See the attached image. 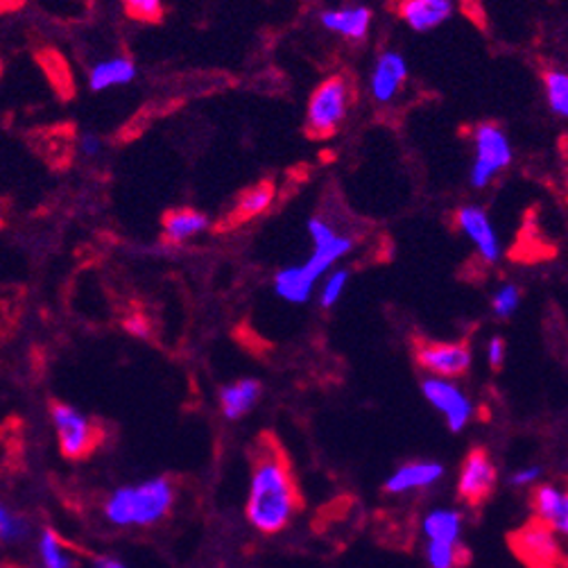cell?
Here are the masks:
<instances>
[{
  "label": "cell",
  "instance_id": "1",
  "mask_svg": "<svg viewBox=\"0 0 568 568\" xmlns=\"http://www.w3.org/2000/svg\"><path fill=\"white\" fill-rule=\"evenodd\" d=\"M302 509V491L286 448L272 433L258 435L252 446V478L247 494V519L263 535L288 528Z\"/></svg>",
  "mask_w": 568,
  "mask_h": 568
},
{
  "label": "cell",
  "instance_id": "2",
  "mask_svg": "<svg viewBox=\"0 0 568 568\" xmlns=\"http://www.w3.org/2000/svg\"><path fill=\"white\" fill-rule=\"evenodd\" d=\"M308 236L313 250L306 263L281 267L274 274V293L288 304H306L315 293L317 281L326 276L337 261L349 256L356 245L352 236L335 232L324 217H311Z\"/></svg>",
  "mask_w": 568,
  "mask_h": 568
},
{
  "label": "cell",
  "instance_id": "3",
  "mask_svg": "<svg viewBox=\"0 0 568 568\" xmlns=\"http://www.w3.org/2000/svg\"><path fill=\"white\" fill-rule=\"evenodd\" d=\"M175 503V485L168 478H150L113 491L104 503V517L116 528H150L168 517Z\"/></svg>",
  "mask_w": 568,
  "mask_h": 568
},
{
  "label": "cell",
  "instance_id": "4",
  "mask_svg": "<svg viewBox=\"0 0 568 568\" xmlns=\"http://www.w3.org/2000/svg\"><path fill=\"white\" fill-rule=\"evenodd\" d=\"M352 106V84L345 75L326 78L311 95L306 109V132L313 139H331L343 123Z\"/></svg>",
  "mask_w": 568,
  "mask_h": 568
},
{
  "label": "cell",
  "instance_id": "5",
  "mask_svg": "<svg viewBox=\"0 0 568 568\" xmlns=\"http://www.w3.org/2000/svg\"><path fill=\"white\" fill-rule=\"evenodd\" d=\"M515 148L503 128L496 123H480L474 130V163L469 182L474 189H487L500 173L513 165Z\"/></svg>",
  "mask_w": 568,
  "mask_h": 568
},
{
  "label": "cell",
  "instance_id": "6",
  "mask_svg": "<svg viewBox=\"0 0 568 568\" xmlns=\"http://www.w3.org/2000/svg\"><path fill=\"white\" fill-rule=\"evenodd\" d=\"M60 448L69 460L89 458L102 439L100 426H95L84 413L69 404H54L50 410Z\"/></svg>",
  "mask_w": 568,
  "mask_h": 568
},
{
  "label": "cell",
  "instance_id": "7",
  "mask_svg": "<svg viewBox=\"0 0 568 568\" xmlns=\"http://www.w3.org/2000/svg\"><path fill=\"white\" fill-rule=\"evenodd\" d=\"M509 548L521 559L526 568H564V550L552 532L541 521H530L517 532L509 535Z\"/></svg>",
  "mask_w": 568,
  "mask_h": 568
},
{
  "label": "cell",
  "instance_id": "8",
  "mask_svg": "<svg viewBox=\"0 0 568 568\" xmlns=\"http://www.w3.org/2000/svg\"><path fill=\"white\" fill-rule=\"evenodd\" d=\"M415 361L435 378H460L471 367V349L467 343H430L417 339Z\"/></svg>",
  "mask_w": 568,
  "mask_h": 568
},
{
  "label": "cell",
  "instance_id": "9",
  "mask_svg": "<svg viewBox=\"0 0 568 568\" xmlns=\"http://www.w3.org/2000/svg\"><path fill=\"white\" fill-rule=\"evenodd\" d=\"M422 392L426 396V402L444 417L446 426L453 433H460L474 417V406L469 402V396L446 378H426L422 383Z\"/></svg>",
  "mask_w": 568,
  "mask_h": 568
},
{
  "label": "cell",
  "instance_id": "10",
  "mask_svg": "<svg viewBox=\"0 0 568 568\" xmlns=\"http://www.w3.org/2000/svg\"><path fill=\"white\" fill-rule=\"evenodd\" d=\"M498 474L496 467L489 458V453L485 448H471L465 458L463 471H460V480H458V496L460 500H465L471 507L483 505L494 487H496Z\"/></svg>",
  "mask_w": 568,
  "mask_h": 568
},
{
  "label": "cell",
  "instance_id": "11",
  "mask_svg": "<svg viewBox=\"0 0 568 568\" xmlns=\"http://www.w3.org/2000/svg\"><path fill=\"white\" fill-rule=\"evenodd\" d=\"M456 224H458V230L474 243L478 256L485 263L494 265L500 261V254H503L500 239H498V234L494 230V222L485 209H480L476 204L460 206L456 211Z\"/></svg>",
  "mask_w": 568,
  "mask_h": 568
},
{
  "label": "cell",
  "instance_id": "12",
  "mask_svg": "<svg viewBox=\"0 0 568 568\" xmlns=\"http://www.w3.org/2000/svg\"><path fill=\"white\" fill-rule=\"evenodd\" d=\"M408 82V64L406 57L396 50H385L376 57L372 75H369V93L376 102L387 104Z\"/></svg>",
  "mask_w": 568,
  "mask_h": 568
},
{
  "label": "cell",
  "instance_id": "13",
  "mask_svg": "<svg viewBox=\"0 0 568 568\" xmlns=\"http://www.w3.org/2000/svg\"><path fill=\"white\" fill-rule=\"evenodd\" d=\"M396 10L413 32L424 34L444 26L453 17L456 6L453 0H399Z\"/></svg>",
  "mask_w": 568,
  "mask_h": 568
},
{
  "label": "cell",
  "instance_id": "14",
  "mask_svg": "<svg viewBox=\"0 0 568 568\" xmlns=\"http://www.w3.org/2000/svg\"><path fill=\"white\" fill-rule=\"evenodd\" d=\"M320 21H322L324 30H328L333 34H339L349 41H363L372 30L374 14L365 6H347V8L322 12Z\"/></svg>",
  "mask_w": 568,
  "mask_h": 568
},
{
  "label": "cell",
  "instance_id": "15",
  "mask_svg": "<svg viewBox=\"0 0 568 568\" xmlns=\"http://www.w3.org/2000/svg\"><path fill=\"white\" fill-rule=\"evenodd\" d=\"M532 507L537 521L548 526L557 535L568 532V498L552 485H541L532 494Z\"/></svg>",
  "mask_w": 568,
  "mask_h": 568
},
{
  "label": "cell",
  "instance_id": "16",
  "mask_svg": "<svg viewBox=\"0 0 568 568\" xmlns=\"http://www.w3.org/2000/svg\"><path fill=\"white\" fill-rule=\"evenodd\" d=\"M136 64L132 57L128 54H116L109 57V60L98 62L91 71H89V87L95 93L116 89V87H128L136 80Z\"/></svg>",
  "mask_w": 568,
  "mask_h": 568
},
{
  "label": "cell",
  "instance_id": "17",
  "mask_svg": "<svg viewBox=\"0 0 568 568\" xmlns=\"http://www.w3.org/2000/svg\"><path fill=\"white\" fill-rule=\"evenodd\" d=\"M211 226L206 213L197 209H175L163 215V239L170 245H182L191 239L202 236Z\"/></svg>",
  "mask_w": 568,
  "mask_h": 568
},
{
  "label": "cell",
  "instance_id": "18",
  "mask_svg": "<svg viewBox=\"0 0 568 568\" xmlns=\"http://www.w3.org/2000/svg\"><path fill=\"white\" fill-rule=\"evenodd\" d=\"M261 383L256 378H241L220 389V408L226 419H243L261 399Z\"/></svg>",
  "mask_w": 568,
  "mask_h": 568
},
{
  "label": "cell",
  "instance_id": "19",
  "mask_svg": "<svg viewBox=\"0 0 568 568\" xmlns=\"http://www.w3.org/2000/svg\"><path fill=\"white\" fill-rule=\"evenodd\" d=\"M442 476H444V467L437 463H408L387 478L385 491L387 494H406V491H415V489H426V487L435 485Z\"/></svg>",
  "mask_w": 568,
  "mask_h": 568
},
{
  "label": "cell",
  "instance_id": "20",
  "mask_svg": "<svg viewBox=\"0 0 568 568\" xmlns=\"http://www.w3.org/2000/svg\"><path fill=\"white\" fill-rule=\"evenodd\" d=\"M424 532L428 541L439 544H460L463 517L456 509H433L424 519Z\"/></svg>",
  "mask_w": 568,
  "mask_h": 568
},
{
  "label": "cell",
  "instance_id": "21",
  "mask_svg": "<svg viewBox=\"0 0 568 568\" xmlns=\"http://www.w3.org/2000/svg\"><path fill=\"white\" fill-rule=\"evenodd\" d=\"M39 559L41 568H78L73 552L54 530H43L39 537Z\"/></svg>",
  "mask_w": 568,
  "mask_h": 568
},
{
  "label": "cell",
  "instance_id": "22",
  "mask_svg": "<svg viewBox=\"0 0 568 568\" xmlns=\"http://www.w3.org/2000/svg\"><path fill=\"white\" fill-rule=\"evenodd\" d=\"M276 197V186L272 182H261L252 189H247L236 204V217L239 220H252L263 215Z\"/></svg>",
  "mask_w": 568,
  "mask_h": 568
},
{
  "label": "cell",
  "instance_id": "23",
  "mask_svg": "<svg viewBox=\"0 0 568 568\" xmlns=\"http://www.w3.org/2000/svg\"><path fill=\"white\" fill-rule=\"evenodd\" d=\"M544 89L550 111L559 119L568 116V75L566 71L550 69L544 73Z\"/></svg>",
  "mask_w": 568,
  "mask_h": 568
},
{
  "label": "cell",
  "instance_id": "24",
  "mask_svg": "<svg viewBox=\"0 0 568 568\" xmlns=\"http://www.w3.org/2000/svg\"><path fill=\"white\" fill-rule=\"evenodd\" d=\"M30 535V521L0 500V544H21Z\"/></svg>",
  "mask_w": 568,
  "mask_h": 568
},
{
  "label": "cell",
  "instance_id": "25",
  "mask_svg": "<svg viewBox=\"0 0 568 568\" xmlns=\"http://www.w3.org/2000/svg\"><path fill=\"white\" fill-rule=\"evenodd\" d=\"M426 557L430 568H458L467 561V550L463 544H439V541H428Z\"/></svg>",
  "mask_w": 568,
  "mask_h": 568
},
{
  "label": "cell",
  "instance_id": "26",
  "mask_svg": "<svg viewBox=\"0 0 568 568\" xmlns=\"http://www.w3.org/2000/svg\"><path fill=\"white\" fill-rule=\"evenodd\" d=\"M349 276L352 272L347 267H337V270H331L324 278V286H322V293H320V306L322 308H333L339 300H343L347 286H349Z\"/></svg>",
  "mask_w": 568,
  "mask_h": 568
},
{
  "label": "cell",
  "instance_id": "27",
  "mask_svg": "<svg viewBox=\"0 0 568 568\" xmlns=\"http://www.w3.org/2000/svg\"><path fill=\"white\" fill-rule=\"evenodd\" d=\"M519 304H521V288L517 283H503V286H498L496 293L491 295V311L500 320L513 317Z\"/></svg>",
  "mask_w": 568,
  "mask_h": 568
},
{
  "label": "cell",
  "instance_id": "28",
  "mask_svg": "<svg viewBox=\"0 0 568 568\" xmlns=\"http://www.w3.org/2000/svg\"><path fill=\"white\" fill-rule=\"evenodd\" d=\"M123 6L134 21L156 23L163 17V0H123Z\"/></svg>",
  "mask_w": 568,
  "mask_h": 568
},
{
  "label": "cell",
  "instance_id": "29",
  "mask_svg": "<svg viewBox=\"0 0 568 568\" xmlns=\"http://www.w3.org/2000/svg\"><path fill=\"white\" fill-rule=\"evenodd\" d=\"M487 361L494 369L503 367L505 363V339L503 337H491L489 345H487Z\"/></svg>",
  "mask_w": 568,
  "mask_h": 568
},
{
  "label": "cell",
  "instance_id": "30",
  "mask_svg": "<svg viewBox=\"0 0 568 568\" xmlns=\"http://www.w3.org/2000/svg\"><path fill=\"white\" fill-rule=\"evenodd\" d=\"M123 326H125V331H128L130 335H134V337H148V335H150V322H148L141 313L130 315V317L123 322Z\"/></svg>",
  "mask_w": 568,
  "mask_h": 568
},
{
  "label": "cell",
  "instance_id": "31",
  "mask_svg": "<svg viewBox=\"0 0 568 568\" xmlns=\"http://www.w3.org/2000/svg\"><path fill=\"white\" fill-rule=\"evenodd\" d=\"M80 152L87 154V156H98V154L102 152V139L95 136V134H91V132L82 134V139H80Z\"/></svg>",
  "mask_w": 568,
  "mask_h": 568
},
{
  "label": "cell",
  "instance_id": "32",
  "mask_svg": "<svg viewBox=\"0 0 568 568\" xmlns=\"http://www.w3.org/2000/svg\"><path fill=\"white\" fill-rule=\"evenodd\" d=\"M541 476L539 467H526L513 476V485H530Z\"/></svg>",
  "mask_w": 568,
  "mask_h": 568
},
{
  "label": "cell",
  "instance_id": "33",
  "mask_svg": "<svg viewBox=\"0 0 568 568\" xmlns=\"http://www.w3.org/2000/svg\"><path fill=\"white\" fill-rule=\"evenodd\" d=\"M93 568H128V566L119 559H113V557H98Z\"/></svg>",
  "mask_w": 568,
  "mask_h": 568
},
{
  "label": "cell",
  "instance_id": "34",
  "mask_svg": "<svg viewBox=\"0 0 568 568\" xmlns=\"http://www.w3.org/2000/svg\"><path fill=\"white\" fill-rule=\"evenodd\" d=\"M3 10H14V0H0V12Z\"/></svg>",
  "mask_w": 568,
  "mask_h": 568
}]
</instances>
